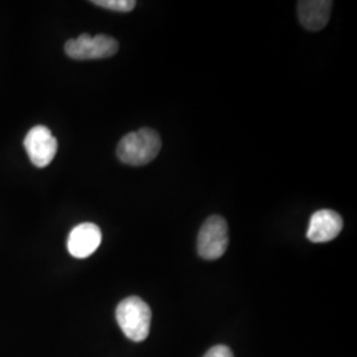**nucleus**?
I'll return each mask as SVG.
<instances>
[{"mask_svg":"<svg viewBox=\"0 0 357 357\" xmlns=\"http://www.w3.org/2000/svg\"><path fill=\"white\" fill-rule=\"evenodd\" d=\"M91 4L98 6L115 13H130L135 8L137 1L134 0H93Z\"/></svg>","mask_w":357,"mask_h":357,"instance_id":"nucleus-9","label":"nucleus"},{"mask_svg":"<svg viewBox=\"0 0 357 357\" xmlns=\"http://www.w3.org/2000/svg\"><path fill=\"white\" fill-rule=\"evenodd\" d=\"M24 149L32 165L44 168L54 159L59 143L47 126L38 125L31 128L24 139Z\"/></svg>","mask_w":357,"mask_h":357,"instance_id":"nucleus-5","label":"nucleus"},{"mask_svg":"<svg viewBox=\"0 0 357 357\" xmlns=\"http://www.w3.org/2000/svg\"><path fill=\"white\" fill-rule=\"evenodd\" d=\"M162 149V139L153 128H141L125 135L116 147L118 159L128 166L151 163Z\"/></svg>","mask_w":357,"mask_h":357,"instance_id":"nucleus-1","label":"nucleus"},{"mask_svg":"<svg viewBox=\"0 0 357 357\" xmlns=\"http://www.w3.org/2000/svg\"><path fill=\"white\" fill-rule=\"evenodd\" d=\"M204 357H234L233 356V352L230 351L229 347L227 345H215L212 347Z\"/></svg>","mask_w":357,"mask_h":357,"instance_id":"nucleus-10","label":"nucleus"},{"mask_svg":"<svg viewBox=\"0 0 357 357\" xmlns=\"http://www.w3.org/2000/svg\"><path fill=\"white\" fill-rule=\"evenodd\" d=\"M343 229V218L332 209H320L315 212L308 224L307 238L311 243H330Z\"/></svg>","mask_w":357,"mask_h":357,"instance_id":"nucleus-6","label":"nucleus"},{"mask_svg":"<svg viewBox=\"0 0 357 357\" xmlns=\"http://www.w3.org/2000/svg\"><path fill=\"white\" fill-rule=\"evenodd\" d=\"M102 241L101 229L91 222L75 227L68 237V250L75 258L82 259L93 255Z\"/></svg>","mask_w":357,"mask_h":357,"instance_id":"nucleus-7","label":"nucleus"},{"mask_svg":"<svg viewBox=\"0 0 357 357\" xmlns=\"http://www.w3.org/2000/svg\"><path fill=\"white\" fill-rule=\"evenodd\" d=\"M229 243L228 222L221 216L206 218L197 237L199 255L208 261H215L225 255Z\"/></svg>","mask_w":357,"mask_h":357,"instance_id":"nucleus-3","label":"nucleus"},{"mask_svg":"<svg viewBox=\"0 0 357 357\" xmlns=\"http://www.w3.org/2000/svg\"><path fill=\"white\" fill-rule=\"evenodd\" d=\"M119 44L114 38L107 35L90 36L82 33L77 38H70L65 44V53L75 60H100L114 56Z\"/></svg>","mask_w":357,"mask_h":357,"instance_id":"nucleus-4","label":"nucleus"},{"mask_svg":"<svg viewBox=\"0 0 357 357\" xmlns=\"http://www.w3.org/2000/svg\"><path fill=\"white\" fill-rule=\"evenodd\" d=\"M116 321L126 337L139 343L147 339L151 328V308L139 296L123 299L115 311Z\"/></svg>","mask_w":357,"mask_h":357,"instance_id":"nucleus-2","label":"nucleus"},{"mask_svg":"<svg viewBox=\"0 0 357 357\" xmlns=\"http://www.w3.org/2000/svg\"><path fill=\"white\" fill-rule=\"evenodd\" d=\"M332 1L328 0H302L296 4L301 24L308 31L317 32L327 26L331 15Z\"/></svg>","mask_w":357,"mask_h":357,"instance_id":"nucleus-8","label":"nucleus"}]
</instances>
